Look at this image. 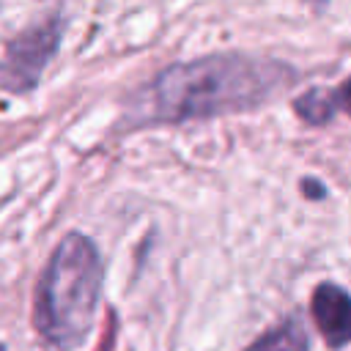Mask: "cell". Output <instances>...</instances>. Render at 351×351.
Wrapping results in <instances>:
<instances>
[{
	"mask_svg": "<svg viewBox=\"0 0 351 351\" xmlns=\"http://www.w3.org/2000/svg\"><path fill=\"white\" fill-rule=\"evenodd\" d=\"M293 69L250 55H206L156 74L145 93L154 121H192L266 104L293 82Z\"/></svg>",
	"mask_w": 351,
	"mask_h": 351,
	"instance_id": "1",
	"label": "cell"
},
{
	"mask_svg": "<svg viewBox=\"0 0 351 351\" xmlns=\"http://www.w3.org/2000/svg\"><path fill=\"white\" fill-rule=\"evenodd\" d=\"M99 296V250L88 236L69 233L49 255L36 285L33 326L41 346L47 351H77L93 329Z\"/></svg>",
	"mask_w": 351,
	"mask_h": 351,
	"instance_id": "2",
	"label": "cell"
},
{
	"mask_svg": "<svg viewBox=\"0 0 351 351\" xmlns=\"http://www.w3.org/2000/svg\"><path fill=\"white\" fill-rule=\"evenodd\" d=\"M60 44V19H47L14 36L0 55V88L8 93H27L38 85L41 71Z\"/></svg>",
	"mask_w": 351,
	"mask_h": 351,
	"instance_id": "3",
	"label": "cell"
},
{
	"mask_svg": "<svg viewBox=\"0 0 351 351\" xmlns=\"http://www.w3.org/2000/svg\"><path fill=\"white\" fill-rule=\"evenodd\" d=\"M313 321L329 348L351 343V293L335 282H321L310 296Z\"/></svg>",
	"mask_w": 351,
	"mask_h": 351,
	"instance_id": "4",
	"label": "cell"
},
{
	"mask_svg": "<svg viewBox=\"0 0 351 351\" xmlns=\"http://www.w3.org/2000/svg\"><path fill=\"white\" fill-rule=\"evenodd\" d=\"M293 110L302 121L313 126H324L332 121L335 112H348L351 115V77L340 82L337 88H310L304 90L296 101Z\"/></svg>",
	"mask_w": 351,
	"mask_h": 351,
	"instance_id": "5",
	"label": "cell"
},
{
	"mask_svg": "<svg viewBox=\"0 0 351 351\" xmlns=\"http://www.w3.org/2000/svg\"><path fill=\"white\" fill-rule=\"evenodd\" d=\"M307 329L299 315H288L282 324L266 329L255 343H250L244 351H307Z\"/></svg>",
	"mask_w": 351,
	"mask_h": 351,
	"instance_id": "6",
	"label": "cell"
},
{
	"mask_svg": "<svg viewBox=\"0 0 351 351\" xmlns=\"http://www.w3.org/2000/svg\"><path fill=\"white\" fill-rule=\"evenodd\" d=\"M302 189H304V195H307L310 200H321V197H324V186H321L318 181H313V178H304V181H302Z\"/></svg>",
	"mask_w": 351,
	"mask_h": 351,
	"instance_id": "7",
	"label": "cell"
},
{
	"mask_svg": "<svg viewBox=\"0 0 351 351\" xmlns=\"http://www.w3.org/2000/svg\"><path fill=\"white\" fill-rule=\"evenodd\" d=\"M310 3H326V0H310Z\"/></svg>",
	"mask_w": 351,
	"mask_h": 351,
	"instance_id": "8",
	"label": "cell"
},
{
	"mask_svg": "<svg viewBox=\"0 0 351 351\" xmlns=\"http://www.w3.org/2000/svg\"><path fill=\"white\" fill-rule=\"evenodd\" d=\"M0 351H5V348H3V346H0Z\"/></svg>",
	"mask_w": 351,
	"mask_h": 351,
	"instance_id": "9",
	"label": "cell"
}]
</instances>
